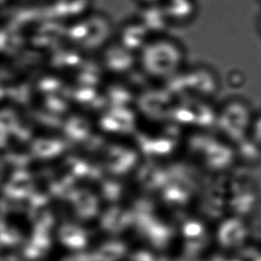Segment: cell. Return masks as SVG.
<instances>
[{
	"instance_id": "cell-1",
	"label": "cell",
	"mask_w": 261,
	"mask_h": 261,
	"mask_svg": "<svg viewBox=\"0 0 261 261\" xmlns=\"http://www.w3.org/2000/svg\"><path fill=\"white\" fill-rule=\"evenodd\" d=\"M141 65L146 73L156 79H167L179 71L184 62L182 48L166 38H156L141 49Z\"/></svg>"
},
{
	"instance_id": "cell-2",
	"label": "cell",
	"mask_w": 261,
	"mask_h": 261,
	"mask_svg": "<svg viewBox=\"0 0 261 261\" xmlns=\"http://www.w3.org/2000/svg\"><path fill=\"white\" fill-rule=\"evenodd\" d=\"M163 9L169 21L182 22L195 15L196 5L195 0H165Z\"/></svg>"
},
{
	"instance_id": "cell-3",
	"label": "cell",
	"mask_w": 261,
	"mask_h": 261,
	"mask_svg": "<svg viewBox=\"0 0 261 261\" xmlns=\"http://www.w3.org/2000/svg\"><path fill=\"white\" fill-rule=\"evenodd\" d=\"M136 1L143 5H146V7H149V6L155 5L160 0H136Z\"/></svg>"
},
{
	"instance_id": "cell-4",
	"label": "cell",
	"mask_w": 261,
	"mask_h": 261,
	"mask_svg": "<svg viewBox=\"0 0 261 261\" xmlns=\"http://www.w3.org/2000/svg\"><path fill=\"white\" fill-rule=\"evenodd\" d=\"M259 30H260V31H261V17H260V19H259Z\"/></svg>"
}]
</instances>
